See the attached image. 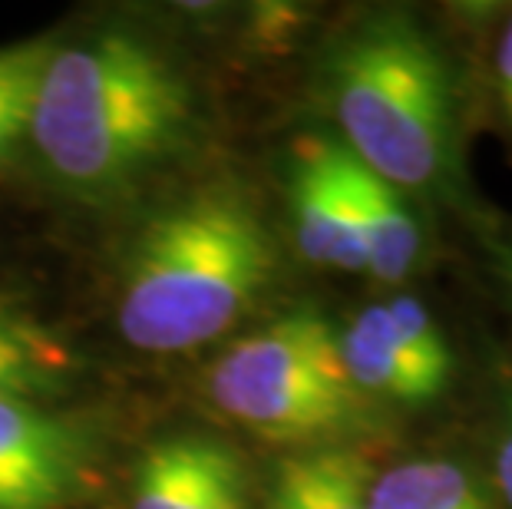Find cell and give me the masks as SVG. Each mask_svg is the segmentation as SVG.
Masks as SVG:
<instances>
[{"instance_id":"1","label":"cell","mask_w":512,"mask_h":509,"mask_svg":"<svg viewBox=\"0 0 512 509\" xmlns=\"http://www.w3.org/2000/svg\"><path fill=\"white\" fill-rule=\"evenodd\" d=\"M195 93L149 40L103 30L53 50L27 139L47 176L76 199L106 202L179 156Z\"/></svg>"},{"instance_id":"2","label":"cell","mask_w":512,"mask_h":509,"mask_svg":"<svg viewBox=\"0 0 512 509\" xmlns=\"http://www.w3.org/2000/svg\"><path fill=\"white\" fill-rule=\"evenodd\" d=\"M275 275V242L245 192L205 186L159 209L136 235L119 285V334L179 354L232 328Z\"/></svg>"},{"instance_id":"3","label":"cell","mask_w":512,"mask_h":509,"mask_svg":"<svg viewBox=\"0 0 512 509\" xmlns=\"http://www.w3.org/2000/svg\"><path fill=\"white\" fill-rule=\"evenodd\" d=\"M324 100L344 149L400 192L456 179L460 116L443 50L403 10H377L331 43Z\"/></svg>"},{"instance_id":"4","label":"cell","mask_w":512,"mask_h":509,"mask_svg":"<svg viewBox=\"0 0 512 509\" xmlns=\"http://www.w3.org/2000/svg\"><path fill=\"white\" fill-rule=\"evenodd\" d=\"M215 407L265 440L304 443L361 430L370 420L341 357L337 328L318 308L281 314L235 341L209 374Z\"/></svg>"},{"instance_id":"5","label":"cell","mask_w":512,"mask_h":509,"mask_svg":"<svg viewBox=\"0 0 512 509\" xmlns=\"http://www.w3.org/2000/svg\"><path fill=\"white\" fill-rule=\"evenodd\" d=\"M96 470V433L40 404H0V509H63Z\"/></svg>"},{"instance_id":"6","label":"cell","mask_w":512,"mask_h":509,"mask_svg":"<svg viewBox=\"0 0 512 509\" xmlns=\"http://www.w3.org/2000/svg\"><path fill=\"white\" fill-rule=\"evenodd\" d=\"M129 509H252V483L235 447L172 433L139 460Z\"/></svg>"},{"instance_id":"7","label":"cell","mask_w":512,"mask_h":509,"mask_svg":"<svg viewBox=\"0 0 512 509\" xmlns=\"http://www.w3.org/2000/svg\"><path fill=\"white\" fill-rule=\"evenodd\" d=\"M347 149L314 136L301 143L291 166V212L301 255L314 265L367 272L364 238L344 176Z\"/></svg>"},{"instance_id":"8","label":"cell","mask_w":512,"mask_h":509,"mask_svg":"<svg viewBox=\"0 0 512 509\" xmlns=\"http://www.w3.org/2000/svg\"><path fill=\"white\" fill-rule=\"evenodd\" d=\"M344 176L357 209V225H361L367 272L387 285L403 281L423 252L417 215L397 186H390L377 172L361 166L351 153L344 159Z\"/></svg>"},{"instance_id":"9","label":"cell","mask_w":512,"mask_h":509,"mask_svg":"<svg viewBox=\"0 0 512 509\" xmlns=\"http://www.w3.org/2000/svg\"><path fill=\"white\" fill-rule=\"evenodd\" d=\"M337 344L347 374L364 397L427 404L443 394L400 344L384 305L364 308L344 331H337Z\"/></svg>"},{"instance_id":"10","label":"cell","mask_w":512,"mask_h":509,"mask_svg":"<svg viewBox=\"0 0 512 509\" xmlns=\"http://www.w3.org/2000/svg\"><path fill=\"white\" fill-rule=\"evenodd\" d=\"M73 371V354L24 314L0 308V404H37Z\"/></svg>"},{"instance_id":"11","label":"cell","mask_w":512,"mask_h":509,"mask_svg":"<svg viewBox=\"0 0 512 509\" xmlns=\"http://www.w3.org/2000/svg\"><path fill=\"white\" fill-rule=\"evenodd\" d=\"M367 509H499L476 476L446 457H417L370 483Z\"/></svg>"},{"instance_id":"12","label":"cell","mask_w":512,"mask_h":509,"mask_svg":"<svg viewBox=\"0 0 512 509\" xmlns=\"http://www.w3.org/2000/svg\"><path fill=\"white\" fill-rule=\"evenodd\" d=\"M53 50H57V40L50 37L0 47V166L17 153V146L30 133L37 90Z\"/></svg>"},{"instance_id":"13","label":"cell","mask_w":512,"mask_h":509,"mask_svg":"<svg viewBox=\"0 0 512 509\" xmlns=\"http://www.w3.org/2000/svg\"><path fill=\"white\" fill-rule=\"evenodd\" d=\"M301 467L311 509H367L374 476L357 450L324 447L301 453Z\"/></svg>"},{"instance_id":"14","label":"cell","mask_w":512,"mask_h":509,"mask_svg":"<svg viewBox=\"0 0 512 509\" xmlns=\"http://www.w3.org/2000/svg\"><path fill=\"white\" fill-rule=\"evenodd\" d=\"M384 308L407 354L417 361L420 371L427 374L440 391H446V384H450V377H453V351L443 338L440 324L433 321V314L410 295L390 298L384 301Z\"/></svg>"},{"instance_id":"15","label":"cell","mask_w":512,"mask_h":509,"mask_svg":"<svg viewBox=\"0 0 512 509\" xmlns=\"http://www.w3.org/2000/svg\"><path fill=\"white\" fill-rule=\"evenodd\" d=\"M265 509H311L308 480H304V467H301V453H298V457L281 460Z\"/></svg>"},{"instance_id":"16","label":"cell","mask_w":512,"mask_h":509,"mask_svg":"<svg viewBox=\"0 0 512 509\" xmlns=\"http://www.w3.org/2000/svg\"><path fill=\"white\" fill-rule=\"evenodd\" d=\"M503 414H499V430H496V447H493V473L496 486L503 493L506 506L512 509V384L503 387Z\"/></svg>"},{"instance_id":"17","label":"cell","mask_w":512,"mask_h":509,"mask_svg":"<svg viewBox=\"0 0 512 509\" xmlns=\"http://www.w3.org/2000/svg\"><path fill=\"white\" fill-rule=\"evenodd\" d=\"M496 86H499V103H503V113L512 123V20L509 27L499 37L496 47Z\"/></svg>"},{"instance_id":"18","label":"cell","mask_w":512,"mask_h":509,"mask_svg":"<svg viewBox=\"0 0 512 509\" xmlns=\"http://www.w3.org/2000/svg\"><path fill=\"white\" fill-rule=\"evenodd\" d=\"M496 262H499V275H503V281L512 288V245H503L496 252Z\"/></svg>"}]
</instances>
